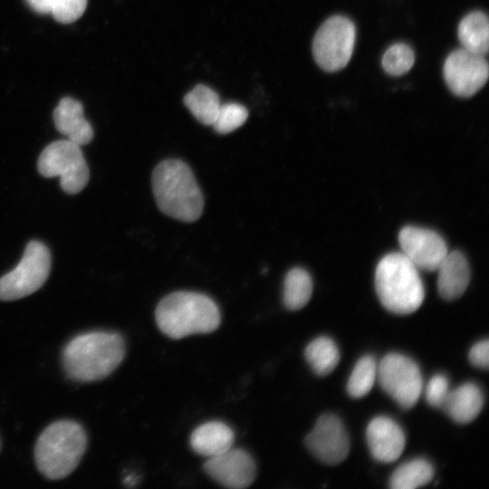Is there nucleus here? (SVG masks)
<instances>
[{"label":"nucleus","instance_id":"29","mask_svg":"<svg viewBox=\"0 0 489 489\" xmlns=\"http://www.w3.org/2000/svg\"><path fill=\"white\" fill-rule=\"evenodd\" d=\"M470 362L478 368L487 369L489 363V342L485 339L474 344L469 351Z\"/></svg>","mask_w":489,"mask_h":489},{"label":"nucleus","instance_id":"24","mask_svg":"<svg viewBox=\"0 0 489 489\" xmlns=\"http://www.w3.org/2000/svg\"><path fill=\"white\" fill-rule=\"evenodd\" d=\"M378 365L370 355L361 357L355 364L347 382L349 395L355 398L366 396L377 379Z\"/></svg>","mask_w":489,"mask_h":489},{"label":"nucleus","instance_id":"17","mask_svg":"<svg viewBox=\"0 0 489 489\" xmlns=\"http://www.w3.org/2000/svg\"><path fill=\"white\" fill-rule=\"evenodd\" d=\"M484 396L480 388L466 382L450 390L441 408L455 422L465 424L473 421L481 412Z\"/></svg>","mask_w":489,"mask_h":489},{"label":"nucleus","instance_id":"8","mask_svg":"<svg viewBox=\"0 0 489 489\" xmlns=\"http://www.w3.org/2000/svg\"><path fill=\"white\" fill-rule=\"evenodd\" d=\"M356 39L352 21L341 15L327 19L318 29L312 43L317 64L327 72L344 68L351 58Z\"/></svg>","mask_w":489,"mask_h":489},{"label":"nucleus","instance_id":"2","mask_svg":"<svg viewBox=\"0 0 489 489\" xmlns=\"http://www.w3.org/2000/svg\"><path fill=\"white\" fill-rule=\"evenodd\" d=\"M155 201L162 213L183 221L197 220L204 197L190 168L179 159L161 161L152 173Z\"/></svg>","mask_w":489,"mask_h":489},{"label":"nucleus","instance_id":"26","mask_svg":"<svg viewBox=\"0 0 489 489\" xmlns=\"http://www.w3.org/2000/svg\"><path fill=\"white\" fill-rule=\"evenodd\" d=\"M248 118L247 109L236 102L221 104L214 123V129L227 134L241 127Z\"/></svg>","mask_w":489,"mask_h":489},{"label":"nucleus","instance_id":"25","mask_svg":"<svg viewBox=\"0 0 489 489\" xmlns=\"http://www.w3.org/2000/svg\"><path fill=\"white\" fill-rule=\"evenodd\" d=\"M414 62L415 54L411 47L404 43H397L384 53L381 63L387 73L399 76L408 72Z\"/></svg>","mask_w":489,"mask_h":489},{"label":"nucleus","instance_id":"18","mask_svg":"<svg viewBox=\"0 0 489 489\" xmlns=\"http://www.w3.org/2000/svg\"><path fill=\"white\" fill-rule=\"evenodd\" d=\"M235 434L221 421H209L198 426L190 436L192 449L200 455L212 457L232 447Z\"/></svg>","mask_w":489,"mask_h":489},{"label":"nucleus","instance_id":"9","mask_svg":"<svg viewBox=\"0 0 489 489\" xmlns=\"http://www.w3.org/2000/svg\"><path fill=\"white\" fill-rule=\"evenodd\" d=\"M377 379L383 390L404 408H412L422 393L421 371L403 354H387L378 366Z\"/></svg>","mask_w":489,"mask_h":489},{"label":"nucleus","instance_id":"1","mask_svg":"<svg viewBox=\"0 0 489 489\" xmlns=\"http://www.w3.org/2000/svg\"><path fill=\"white\" fill-rule=\"evenodd\" d=\"M125 341L117 332L90 331L72 338L62 356L69 379L91 382L109 376L122 361Z\"/></svg>","mask_w":489,"mask_h":489},{"label":"nucleus","instance_id":"32","mask_svg":"<svg viewBox=\"0 0 489 489\" xmlns=\"http://www.w3.org/2000/svg\"><path fill=\"white\" fill-rule=\"evenodd\" d=\"M1 447H2V440H1V436H0V450H1Z\"/></svg>","mask_w":489,"mask_h":489},{"label":"nucleus","instance_id":"10","mask_svg":"<svg viewBox=\"0 0 489 489\" xmlns=\"http://www.w3.org/2000/svg\"><path fill=\"white\" fill-rule=\"evenodd\" d=\"M484 55L464 48L455 50L446 59L443 75L448 89L456 96L468 98L482 89L488 80Z\"/></svg>","mask_w":489,"mask_h":489},{"label":"nucleus","instance_id":"4","mask_svg":"<svg viewBox=\"0 0 489 489\" xmlns=\"http://www.w3.org/2000/svg\"><path fill=\"white\" fill-rule=\"evenodd\" d=\"M87 435L76 421L53 422L39 436L34 460L39 472L50 480L68 476L78 466L87 447Z\"/></svg>","mask_w":489,"mask_h":489},{"label":"nucleus","instance_id":"5","mask_svg":"<svg viewBox=\"0 0 489 489\" xmlns=\"http://www.w3.org/2000/svg\"><path fill=\"white\" fill-rule=\"evenodd\" d=\"M375 288L382 305L397 314L414 312L425 298L419 270L401 252L388 254L379 262Z\"/></svg>","mask_w":489,"mask_h":489},{"label":"nucleus","instance_id":"31","mask_svg":"<svg viewBox=\"0 0 489 489\" xmlns=\"http://www.w3.org/2000/svg\"><path fill=\"white\" fill-rule=\"evenodd\" d=\"M136 482H137V479L132 475H126L125 478L123 479V483L129 486L134 485Z\"/></svg>","mask_w":489,"mask_h":489},{"label":"nucleus","instance_id":"16","mask_svg":"<svg viewBox=\"0 0 489 489\" xmlns=\"http://www.w3.org/2000/svg\"><path fill=\"white\" fill-rule=\"evenodd\" d=\"M53 120L57 130L72 142L83 146L91 141L93 129L78 101L70 97L62 99L53 111Z\"/></svg>","mask_w":489,"mask_h":489},{"label":"nucleus","instance_id":"7","mask_svg":"<svg viewBox=\"0 0 489 489\" xmlns=\"http://www.w3.org/2000/svg\"><path fill=\"white\" fill-rule=\"evenodd\" d=\"M51 269V254L46 245L31 241L19 264L0 278V300L14 301L40 289Z\"/></svg>","mask_w":489,"mask_h":489},{"label":"nucleus","instance_id":"6","mask_svg":"<svg viewBox=\"0 0 489 489\" xmlns=\"http://www.w3.org/2000/svg\"><path fill=\"white\" fill-rule=\"evenodd\" d=\"M37 167L45 177H59L61 187L71 195L81 192L90 177L81 146L69 139L49 144L42 151Z\"/></svg>","mask_w":489,"mask_h":489},{"label":"nucleus","instance_id":"20","mask_svg":"<svg viewBox=\"0 0 489 489\" xmlns=\"http://www.w3.org/2000/svg\"><path fill=\"white\" fill-rule=\"evenodd\" d=\"M434 475L432 465L424 458H415L399 465L389 478L392 489H414L428 484Z\"/></svg>","mask_w":489,"mask_h":489},{"label":"nucleus","instance_id":"15","mask_svg":"<svg viewBox=\"0 0 489 489\" xmlns=\"http://www.w3.org/2000/svg\"><path fill=\"white\" fill-rule=\"evenodd\" d=\"M436 271L437 291L443 299L453 301L462 296L471 276L468 261L462 252H448Z\"/></svg>","mask_w":489,"mask_h":489},{"label":"nucleus","instance_id":"11","mask_svg":"<svg viewBox=\"0 0 489 489\" xmlns=\"http://www.w3.org/2000/svg\"><path fill=\"white\" fill-rule=\"evenodd\" d=\"M401 253L418 269L434 272L448 253L444 238L436 232L414 225L398 234Z\"/></svg>","mask_w":489,"mask_h":489},{"label":"nucleus","instance_id":"14","mask_svg":"<svg viewBox=\"0 0 489 489\" xmlns=\"http://www.w3.org/2000/svg\"><path fill=\"white\" fill-rule=\"evenodd\" d=\"M366 436L371 455L382 463L397 460L406 444V436L400 426L384 416L377 417L369 423Z\"/></svg>","mask_w":489,"mask_h":489},{"label":"nucleus","instance_id":"28","mask_svg":"<svg viewBox=\"0 0 489 489\" xmlns=\"http://www.w3.org/2000/svg\"><path fill=\"white\" fill-rule=\"evenodd\" d=\"M448 379L443 374L434 375L425 389L427 401L435 408H441L449 393Z\"/></svg>","mask_w":489,"mask_h":489},{"label":"nucleus","instance_id":"30","mask_svg":"<svg viewBox=\"0 0 489 489\" xmlns=\"http://www.w3.org/2000/svg\"><path fill=\"white\" fill-rule=\"evenodd\" d=\"M29 5L39 14L51 12L53 0H26Z\"/></svg>","mask_w":489,"mask_h":489},{"label":"nucleus","instance_id":"3","mask_svg":"<svg viewBox=\"0 0 489 489\" xmlns=\"http://www.w3.org/2000/svg\"><path fill=\"white\" fill-rule=\"evenodd\" d=\"M155 319L168 337L181 339L216 331L221 321L216 303L207 295L195 292H175L158 304Z\"/></svg>","mask_w":489,"mask_h":489},{"label":"nucleus","instance_id":"27","mask_svg":"<svg viewBox=\"0 0 489 489\" xmlns=\"http://www.w3.org/2000/svg\"><path fill=\"white\" fill-rule=\"evenodd\" d=\"M87 0H53L51 14L62 24H71L84 13Z\"/></svg>","mask_w":489,"mask_h":489},{"label":"nucleus","instance_id":"12","mask_svg":"<svg viewBox=\"0 0 489 489\" xmlns=\"http://www.w3.org/2000/svg\"><path fill=\"white\" fill-rule=\"evenodd\" d=\"M310 452L326 465H338L349 455L350 440L340 419L332 414L321 416L305 438Z\"/></svg>","mask_w":489,"mask_h":489},{"label":"nucleus","instance_id":"22","mask_svg":"<svg viewBox=\"0 0 489 489\" xmlns=\"http://www.w3.org/2000/svg\"><path fill=\"white\" fill-rule=\"evenodd\" d=\"M184 103L204 125L214 123L221 106L218 94L206 85H197L184 97Z\"/></svg>","mask_w":489,"mask_h":489},{"label":"nucleus","instance_id":"21","mask_svg":"<svg viewBox=\"0 0 489 489\" xmlns=\"http://www.w3.org/2000/svg\"><path fill=\"white\" fill-rule=\"evenodd\" d=\"M312 293V280L309 273L300 267L291 269L283 282V300L285 307L297 311L304 307Z\"/></svg>","mask_w":489,"mask_h":489},{"label":"nucleus","instance_id":"19","mask_svg":"<svg viewBox=\"0 0 489 489\" xmlns=\"http://www.w3.org/2000/svg\"><path fill=\"white\" fill-rule=\"evenodd\" d=\"M458 39L462 48L485 55L489 47V23L487 15L481 11L466 14L459 23Z\"/></svg>","mask_w":489,"mask_h":489},{"label":"nucleus","instance_id":"23","mask_svg":"<svg viewBox=\"0 0 489 489\" xmlns=\"http://www.w3.org/2000/svg\"><path fill=\"white\" fill-rule=\"evenodd\" d=\"M304 355L312 370L320 376L330 374L340 360L336 343L326 336L312 340L305 348Z\"/></svg>","mask_w":489,"mask_h":489},{"label":"nucleus","instance_id":"13","mask_svg":"<svg viewBox=\"0 0 489 489\" xmlns=\"http://www.w3.org/2000/svg\"><path fill=\"white\" fill-rule=\"evenodd\" d=\"M203 468L213 480L233 489L250 486L256 476V465L253 457L245 450L233 446L209 457Z\"/></svg>","mask_w":489,"mask_h":489}]
</instances>
